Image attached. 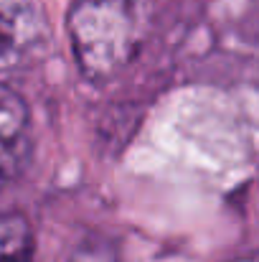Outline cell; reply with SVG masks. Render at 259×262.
Here are the masks:
<instances>
[{
  "label": "cell",
  "mask_w": 259,
  "mask_h": 262,
  "mask_svg": "<svg viewBox=\"0 0 259 262\" xmlns=\"http://www.w3.org/2000/svg\"><path fill=\"white\" fill-rule=\"evenodd\" d=\"M69 38L79 72L89 82H109L137 51L130 0H77L69 10Z\"/></svg>",
  "instance_id": "6da1fadb"
},
{
  "label": "cell",
  "mask_w": 259,
  "mask_h": 262,
  "mask_svg": "<svg viewBox=\"0 0 259 262\" xmlns=\"http://www.w3.org/2000/svg\"><path fill=\"white\" fill-rule=\"evenodd\" d=\"M31 156V115L13 89L0 87V191L10 186Z\"/></svg>",
  "instance_id": "7a4b0ae2"
},
{
  "label": "cell",
  "mask_w": 259,
  "mask_h": 262,
  "mask_svg": "<svg viewBox=\"0 0 259 262\" xmlns=\"http://www.w3.org/2000/svg\"><path fill=\"white\" fill-rule=\"evenodd\" d=\"M33 260V232L23 214H0V262Z\"/></svg>",
  "instance_id": "3957f363"
},
{
  "label": "cell",
  "mask_w": 259,
  "mask_h": 262,
  "mask_svg": "<svg viewBox=\"0 0 259 262\" xmlns=\"http://www.w3.org/2000/svg\"><path fill=\"white\" fill-rule=\"evenodd\" d=\"M28 26L31 23L23 15V10L0 8V69L8 67V61L23 51Z\"/></svg>",
  "instance_id": "277c9868"
}]
</instances>
